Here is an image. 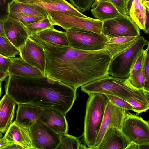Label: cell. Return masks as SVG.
Returning <instances> with one entry per match:
<instances>
[{
	"mask_svg": "<svg viewBox=\"0 0 149 149\" xmlns=\"http://www.w3.org/2000/svg\"><path fill=\"white\" fill-rule=\"evenodd\" d=\"M29 38L43 48L45 57L44 76L76 90L80 87L109 75L112 58L106 49L85 51Z\"/></svg>",
	"mask_w": 149,
	"mask_h": 149,
	"instance_id": "1",
	"label": "cell"
},
{
	"mask_svg": "<svg viewBox=\"0 0 149 149\" xmlns=\"http://www.w3.org/2000/svg\"><path fill=\"white\" fill-rule=\"evenodd\" d=\"M76 90L45 76L26 77L9 74L5 94L16 103L31 104L42 109L52 108L64 115L72 107Z\"/></svg>",
	"mask_w": 149,
	"mask_h": 149,
	"instance_id": "2",
	"label": "cell"
},
{
	"mask_svg": "<svg viewBox=\"0 0 149 149\" xmlns=\"http://www.w3.org/2000/svg\"><path fill=\"white\" fill-rule=\"evenodd\" d=\"M81 89L88 95L102 93L115 96L125 100L134 98L149 103V92L134 88L129 83L127 78L108 75L81 86Z\"/></svg>",
	"mask_w": 149,
	"mask_h": 149,
	"instance_id": "3",
	"label": "cell"
},
{
	"mask_svg": "<svg viewBox=\"0 0 149 149\" xmlns=\"http://www.w3.org/2000/svg\"><path fill=\"white\" fill-rule=\"evenodd\" d=\"M88 95L83 136L84 143L89 148L94 149L106 107L109 100L104 94L92 93Z\"/></svg>",
	"mask_w": 149,
	"mask_h": 149,
	"instance_id": "4",
	"label": "cell"
},
{
	"mask_svg": "<svg viewBox=\"0 0 149 149\" xmlns=\"http://www.w3.org/2000/svg\"><path fill=\"white\" fill-rule=\"evenodd\" d=\"M148 45V40L143 37L139 36L131 47L112 58L108 68V74L118 78H128L137 56L144 47Z\"/></svg>",
	"mask_w": 149,
	"mask_h": 149,
	"instance_id": "5",
	"label": "cell"
},
{
	"mask_svg": "<svg viewBox=\"0 0 149 149\" xmlns=\"http://www.w3.org/2000/svg\"><path fill=\"white\" fill-rule=\"evenodd\" d=\"M48 16L54 26H59L65 31L75 28L83 29L99 34L102 33L103 22L89 17L78 16L67 12L47 11Z\"/></svg>",
	"mask_w": 149,
	"mask_h": 149,
	"instance_id": "6",
	"label": "cell"
},
{
	"mask_svg": "<svg viewBox=\"0 0 149 149\" xmlns=\"http://www.w3.org/2000/svg\"><path fill=\"white\" fill-rule=\"evenodd\" d=\"M70 47L85 51H94L104 49L107 38L89 31L71 28L66 31Z\"/></svg>",
	"mask_w": 149,
	"mask_h": 149,
	"instance_id": "7",
	"label": "cell"
},
{
	"mask_svg": "<svg viewBox=\"0 0 149 149\" xmlns=\"http://www.w3.org/2000/svg\"><path fill=\"white\" fill-rule=\"evenodd\" d=\"M121 130L132 142L138 144H149V122L127 110Z\"/></svg>",
	"mask_w": 149,
	"mask_h": 149,
	"instance_id": "8",
	"label": "cell"
},
{
	"mask_svg": "<svg viewBox=\"0 0 149 149\" xmlns=\"http://www.w3.org/2000/svg\"><path fill=\"white\" fill-rule=\"evenodd\" d=\"M102 33L107 38L140 36V29L130 16L120 13L116 17L103 22Z\"/></svg>",
	"mask_w": 149,
	"mask_h": 149,
	"instance_id": "9",
	"label": "cell"
},
{
	"mask_svg": "<svg viewBox=\"0 0 149 149\" xmlns=\"http://www.w3.org/2000/svg\"><path fill=\"white\" fill-rule=\"evenodd\" d=\"M29 130L34 149H56L60 142V135L37 121Z\"/></svg>",
	"mask_w": 149,
	"mask_h": 149,
	"instance_id": "10",
	"label": "cell"
},
{
	"mask_svg": "<svg viewBox=\"0 0 149 149\" xmlns=\"http://www.w3.org/2000/svg\"><path fill=\"white\" fill-rule=\"evenodd\" d=\"M127 110L114 105L109 101L106 107L103 119L94 149H95L100 143L108 128L114 127L121 130Z\"/></svg>",
	"mask_w": 149,
	"mask_h": 149,
	"instance_id": "11",
	"label": "cell"
},
{
	"mask_svg": "<svg viewBox=\"0 0 149 149\" xmlns=\"http://www.w3.org/2000/svg\"><path fill=\"white\" fill-rule=\"evenodd\" d=\"M19 50L20 57L31 65L39 70L44 75L45 57L42 47L29 38Z\"/></svg>",
	"mask_w": 149,
	"mask_h": 149,
	"instance_id": "12",
	"label": "cell"
},
{
	"mask_svg": "<svg viewBox=\"0 0 149 149\" xmlns=\"http://www.w3.org/2000/svg\"><path fill=\"white\" fill-rule=\"evenodd\" d=\"M5 36L16 48H19L24 45L29 35L25 26L20 22L8 15L3 20Z\"/></svg>",
	"mask_w": 149,
	"mask_h": 149,
	"instance_id": "13",
	"label": "cell"
},
{
	"mask_svg": "<svg viewBox=\"0 0 149 149\" xmlns=\"http://www.w3.org/2000/svg\"><path fill=\"white\" fill-rule=\"evenodd\" d=\"M65 116L60 111L54 108L42 109L37 121L61 135L67 133L68 130Z\"/></svg>",
	"mask_w": 149,
	"mask_h": 149,
	"instance_id": "14",
	"label": "cell"
},
{
	"mask_svg": "<svg viewBox=\"0 0 149 149\" xmlns=\"http://www.w3.org/2000/svg\"><path fill=\"white\" fill-rule=\"evenodd\" d=\"M131 142L120 129L112 127L107 130L95 149H126Z\"/></svg>",
	"mask_w": 149,
	"mask_h": 149,
	"instance_id": "15",
	"label": "cell"
},
{
	"mask_svg": "<svg viewBox=\"0 0 149 149\" xmlns=\"http://www.w3.org/2000/svg\"><path fill=\"white\" fill-rule=\"evenodd\" d=\"M10 143H15L24 149H34L29 129L13 122L4 136Z\"/></svg>",
	"mask_w": 149,
	"mask_h": 149,
	"instance_id": "16",
	"label": "cell"
},
{
	"mask_svg": "<svg viewBox=\"0 0 149 149\" xmlns=\"http://www.w3.org/2000/svg\"><path fill=\"white\" fill-rule=\"evenodd\" d=\"M25 3H33L42 8L47 12L50 11H59L67 12L76 16L86 18L85 15L78 11L71 4L65 0H15Z\"/></svg>",
	"mask_w": 149,
	"mask_h": 149,
	"instance_id": "17",
	"label": "cell"
},
{
	"mask_svg": "<svg viewBox=\"0 0 149 149\" xmlns=\"http://www.w3.org/2000/svg\"><path fill=\"white\" fill-rule=\"evenodd\" d=\"M17 105L15 121L22 127L29 129L38 120L42 109L30 104Z\"/></svg>",
	"mask_w": 149,
	"mask_h": 149,
	"instance_id": "18",
	"label": "cell"
},
{
	"mask_svg": "<svg viewBox=\"0 0 149 149\" xmlns=\"http://www.w3.org/2000/svg\"><path fill=\"white\" fill-rule=\"evenodd\" d=\"M16 104L6 94L0 100V132L6 133L13 122Z\"/></svg>",
	"mask_w": 149,
	"mask_h": 149,
	"instance_id": "19",
	"label": "cell"
},
{
	"mask_svg": "<svg viewBox=\"0 0 149 149\" xmlns=\"http://www.w3.org/2000/svg\"><path fill=\"white\" fill-rule=\"evenodd\" d=\"M9 74L26 77H36L44 76L43 73L36 68L31 65L20 57L11 58Z\"/></svg>",
	"mask_w": 149,
	"mask_h": 149,
	"instance_id": "20",
	"label": "cell"
},
{
	"mask_svg": "<svg viewBox=\"0 0 149 149\" xmlns=\"http://www.w3.org/2000/svg\"><path fill=\"white\" fill-rule=\"evenodd\" d=\"M139 36L107 38V40L104 49L109 51L113 58L131 47L136 41Z\"/></svg>",
	"mask_w": 149,
	"mask_h": 149,
	"instance_id": "21",
	"label": "cell"
},
{
	"mask_svg": "<svg viewBox=\"0 0 149 149\" xmlns=\"http://www.w3.org/2000/svg\"><path fill=\"white\" fill-rule=\"evenodd\" d=\"M9 14L21 13L38 17H47V11L41 7L33 3L13 1L8 6Z\"/></svg>",
	"mask_w": 149,
	"mask_h": 149,
	"instance_id": "22",
	"label": "cell"
},
{
	"mask_svg": "<svg viewBox=\"0 0 149 149\" xmlns=\"http://www.w3.org/2000/svg\"><path fill=\"white\" fill-rule=\"evenodd\" d=\"M31 35L45 42L70 46L66 32L56 30L54 27L47 29Z\"/></svg>",
	"mask_w": 149,
	"mask_h": 149,
	"instance_id": "23",
	"label": "cell"
},
{
	"mask_svg": "<svg viewBox=\"0 0 149 149\" xmlns=\"http://www.w3.org/2000/svg\"><path fill=\"white\" fill-rule=\"evenodd\" d=\"M91 11L95 19L102 22L115 18L120 13L111 3L107 1L100 3Z\"/></svg>",
	"mask_w": 149,
	"mask_h": 149,
	"instance_id": "24",
	"label": "cell"
},
{
	"mask_svg": "<svg viewBox=\"0 0 149 149\" xmlns=\"http://www.w3.org/2000/svg\"><path fill=\"white\" fill-rule=\"evenodd\" d=\"M146 7L142 0H134L130 9L129 16L135 22L139 29H144Z\"/></svg>",
	"mask_w": 149,
	"mask_h": 149,
	"instance_id": "25",
	"label": "cell"
},
{
	"mask_svg": "<svg viewBox=\"0 0 149 149\" xmlns=\"http://www.w3.org/2000/svg\"><path fill=\"white\" fill-rule=\"evenodd\" d=\"M144 50L143 58L141 68L132 74L129 75L127 79L130 84L134 88L140 90H144L145 78L144 68L147 53L149 51V45Z\"/></svg>",
	"mask_w": 149,
	"mask_h": 149,
	"instance_id": "26",
	"label": "cell"
},
{
	"mask_svg": "<svg viewBox=\"0 0 149 149\" xmlns=\"http://www.w3.org/2000/svg\"><path fill=\"white\" fill-rule=\"evenodd\" d=\"M19 52L6 36L0 35V55L9 58L15 57Z\"/></svg>",
	"mask_w": 149,
	"mask_h": 149,
	"instance_id": "27",
	"label": "cell"
},
{
	"mask_svg": "<svg viewBox=\"0 0 149 149\" xmlns=\"http://www.w3.org/2000/svg\"><path fill=\"white\" fill-rule=\"evenodd\" d=\"M81 144L78 138L63 134L60 135V142L56 149H79Z\"/></svg>",
	"mask_w": 149,
	"mask_h": 149,
	"instance_id": "28",
	"label": "cell"
},
{
	"mask_svg": "<svg viewBox=\"0 0 149 149\" xmlns=\"http://www.w3.org/2000/svg\"><path fill=\"white\" fill-rule=\"evenodd\" d=\"M25 27L29 36L47 29L54 27L48 16L37 22L28 25Z\"/></svg>",
	"mask_w": 149,
	"mask_h": 149,
	"instance_id": "29",
	"label": "cell"
},
{
	"mask_svg": "<svg viewBox=\"0 0 149 149\" xmlns=\"http://www.w3.org/2000/svg\"><path fill=\"white\" fill-rule=\"evenodd\" d=\"M8 15L13 19L20 22L25 26L46 17L36 16L21 13H10Z\"/></svg>",
	"mask_w": 149,
	"mask_h": 149,
	"instance_id": "30",
	"label": "cell"
},
{
	"mask_svg": "<svg viewBox=\"0 0 149 149\" xmlns=\"http://www.w3.org/2000/svg\"><path fill=\"white\" fill-rule=\"evenodd\" d=\"M126 101L132 107V110L138 114L145 112L149 108V103L137 98H130L126 99Z\"/></svg>",
	"mask_w": 149,
	"mask_h": 149,
	"instance_id": "31",
	"label": "cell"
},
{
	"mask_svg": "<svg viewBox=\"0 0 149 149\" xmlns=\"http://www.w3.org/2000/svg\"><path fill=\"white\" fill-rule=\"evenodd\" d=\"M71 4L79 12L89 10L94 0H69Z\"/></svg>",
	"mask_w": 149,
	"mask_h": 149,
	"instance_id": "32",
	"label": "cell"
},
{
	"mask_svg": "<svg viewBox=\"0 0 149 149\" xmlns=\"http://www.w3.org/2000/svg\"><path fill=\"white\" fill-rule=\"evenodd\" d=\"M106 95L109 101L114 105L128 111L132 110V107L125 100L115 96Z\"/></svg>",
	"mask_w": 149,
	"mask_h": 149,
	"instance_id": "33",
	"label": "cell"
},
{
	"mask_svg": "<svg viewBox=\"0 0 149 149\" xmlns=\"http://www.w3.org/2000/svg\"><path fill=\"white\" fill-rule=\"evenodd\" d=\"M145 78L144 90L149 92V52H147L144 68Z\"/></svg>",
	"mask_w": 149,
	"mask_h": 149,
	"instance_id": "34",
	"label": "cell"
},
{
	"mask_svg": "<svg viewBox=\"0 0 149 149\" xmlns=\"http://www.w3.org/2000/svg\"><path fill=\"white\" fill-rule=\"evenodd\" d=\"M144 50L143 49L141 52L135 59L130 70L129 75L135 72L141 68L143 58Z\"/></svg>",
	"mask_w": 149,
	"mask_h": 149,
	"instance_id": "35",
	"label": "cell"
},
{
	"mask_svg": "<svg viewBox=\"0 0 149 149\" xmlns=\"http://www.w3.org/2000/svg\"><path fill=\"white\" fill-rule=\"evenodd\" d=\"M11 58H9L0 55V72L8 73V70L11 63Z\"/></svg>",
	"mask_w": 149,
	"mask_h": 149,
	"instance_id": "36",
	"label": "cell"
},
{
	"mask_svg": "<svg viewBox=\"0 0 149 149\" xmlns=\"http://www.w3.org/2000/svg\"><path fill=\"white\" fill-rule=\"evenodd\" d=\"M118 12L123 14H127L125 0H109Z\"/></svg>",
	"mask_w": 149,
	"mask_h": 149,
	"instance_id": "37",
	"label": "cell"
},
{
	"mask_svg": "<svg viewBox=\"0 0 149 149\" xmlns=\"http://www.w3.org/2000/svg\"><path fill=\"white\" fill-rule=\"evenodd\" d=\"M126 149H149V144L139 145L131 142Z\"/></svg>",
	"mask_w": 149,
	"mask_h": 149,
	"instance_id": "38",
	"label": "cell"
},
{
	"mask_svg": "<svg viewBox=\"0 0 149 149\" xmlns=\"http://www.w3.org/2000/svg\"><path fill=\"white\" fill-rule=\"evenodd\" d=\"M144 29L143 30L145 33L148 35L149 32V9L146 8L145 19Z\"/></svg>",
	"mask_w": 149,
	"mask_h": 149,
	"instance_id": "39",
	"label": "cell"
},
{
	"mask_svg": "<svg viewBox=\"0 0 149 149\" xmlns=\"http://www.w3.org/2000/svg\"><path fill=\"white\" fill-rule=\"evenodd\" d=\"M10 144L4 136L0 139V149H5L6 147Z\"/></svg>",
	"mask_w": 149,
	"mask_h": 149,
	"instance_id": "40",
	"label": "cell"
},
{
	"mask_svg": "<svg viewBox=\"0 0 149 149\" xmlns=\"http://www.w3.org/2000/svg\"><path fill=\"white\" fill-rule=\"evenodd\" d=\"M5 149H23L20 146L15 143H11L5 147Z\"/></svg>",
	"mask_w": 149,
	"mask_h": 149,
	"instance_id": "41",
	"label": "cell"
},
{
	"mask_svg": "<svg viewBox=\"0 0 149 149\" xmlns=\"http://www.w3.org/2000/svg\"><path fill=\"white\" fill-rule=\"evenodd\" d=\"M134 0H125L127 15L129 16V13L131 6Z\"/></svg>",
	"mask_w": 149,
	"mask_h": 149,
	"instance_id": "42",
	"label": "cell"
},
{
	"mask_svg": "<svg viewBox=\"0 0 149 149\" xmlns=\"http://www.w3.org/2000/svg\"><path fill=\"white\" fill-rule=\"evenodd\" d=\"M0 35L6 36L4 30L3 20L0 18Z\"/></svg>",
	"mask_w": 149,
	"mask_h": 149,
	"instance_id": "43",
	"label": "cell"
},
{
	"mask_svg": "<svg viewBox=\"0 0 149 149\" xmlns=\"http://www.w3.org/2000/svg\"><path fill=\"white\" fill-rule=\"evenodd\" d=\"M105 1L110 2L109 0H94V2L91 6V8H94L101 2Z\"/></svg>",
	"mask_w": 149,
	"mask_h": 149,
	"instance_id": "44",
	"label": "cell"
},
{
	"mask_svg": "<svg viewBox=\"0 0 149 149\" xmlns=\"http://www.w3.org/2000/svg\"><path fill=\"white\" fill-rule=\"evenodd\" d=\"M8 73H6L0 72V80L3 81L5 78L8 76Z\"/></svg>",
	"mask_w": 149,
	"mask_h": 149,
	"instance_id": "45",
	"label": "cell"
},
{
	"mask_svg": "<svg viewBox=\"0 0 149 149\" xmlns=\"http://www.w3.org/2000/svg\"><path fill=\"white\" fill-rule=\"evenodd\" d=\"M14 0H5L6 3L8 8V5Z\"/></svg>",
	"mask_w": 149,
	"mask_h": 149,
	"instance_id": "46",
	"label": "cell"
},
{
	"mask_svg": "<svg viewBox=\"0 0 149 149\" xmlns=\"http://www.w3.org/2000/svg\"><path fill=\"white\" fill-rule=\"evenodd\" d=\"M2 81V80H0V97L1 96V83Z\"/></svg>",
	"mask_w": 149,
	"mask_h": 149,
	"instance_id": "47",
	"label": "cell"
},
{
	"mask_svg": "<svg viewBox=\"0 0 149 149\" xmlns=\"http://www.w3.org/2000/svg\"><path fill=\"white\" fill-rule=\"evenodd\" d=\"M3 137V135L2 133L0 132V139Z\"/></svg>",
	"mask_w": 149,
	"mask_h": 149,
	"instance_id": "48",
	"label": "cell"
},
{
	"mask_svg": "<svg viewBox=\"0 0 149 149\" xmlns=\"http://www.w3.org/2000/svg\"><path fill=\"white\" fill-rule=\"evenodd\" d=\"M142 2H146V1H149V0H142Z\"/></svg>",
	"mask_w": 149,
	"mask_h": 149,
	"instance_id": "49",
	"label": "cell"
}]
</instances>
